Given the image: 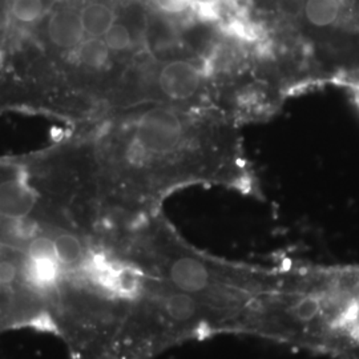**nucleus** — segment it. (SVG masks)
Masks as SVG:
<instances>
[{
    "mask_svg": "<svg viewBox=\"0 0 359 359\" xmlns=\"http://www.w3.org/2000/svg\"><path fill=\"white\" fill-rule=\"evenodd\" d=\"M241 128L213 111L142 107L69 126L19 157L60 218L102 243L163 210L182 189L219 187L259 197Z\"/></svg>",
    "mask_w": 359,
    "mask_h": 359,
    "instance_id": "1",
    "label": "nucleus"
},
{
    "mask_svg": "<svg viewBox=\"0 0 359 359\" xmlns=\"http://www.w3.org/2000/svg\"><path fill=\"white\" fill-rule=\"evenodd\" d=\"M109 255L205 310L218 335H250L277 266L231 261L198 249L163 210L102 241Z\"/></svg>",
    "mask_w": 359,
    "mask_h": 359,
    "instance_id": "2",
    "label": "nucleus"
},
{
    "mask_svg": "<svg viewBox=\"0 0 359 359\" xmlns=\"http://www.w3.org/2000/svg\"><path fill=\"white\" fill-rule=\"evenodd\" d=\"M250 337L333 359H359V265L283 262Z\"/></svg>",
    "mask_w": 359,
    "mask_h": 359,
    "instance_id": "3",
    "label": "nucleus"
},
{
    "mask_svg": "<svg viewBox=\"0 0 359 359\" xmlns=\"http://www.w3.org/2000/svg\"><path fill=\"white\" fill-rule=\"evenodd\" d=\"M68 229L31 182L19 154L0 156V245L53 258Z\"/></svg>",
    "mask_w": 359,
    "mask_h": 359,
    "instance_id": "4",
    "label": "nucleus"
}]
</instances>
